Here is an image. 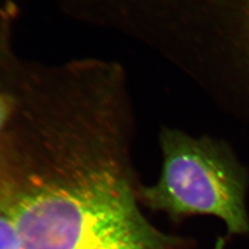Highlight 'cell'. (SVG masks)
I'll return each instance as SVG.
<instances>
[{
    "mask_svg": "<svg viewBox=\"0 0 249 249\" xmlns=\"http://www.w3.org/2000/svg\"><path fill=\"white\" fill-rule=\"evenodd\" d=\"M0 142V209L22 249H175L140 210L133 177L107 134L68 126Z\"/></svg>",
    "mask_w": 249,
    "mask_h": 249,
    "instance_id": "obj_1",
    "label": "cell"
},
{
    "mask_svg": "<svg viewBox=\"0 0 249 249\" xmlns=\"http://www.w3.org/2000/svg\"><path fill=\"white\" fill-rule=\"evenodd\" d=\"M160 140V178L140 191V198L173 216L212 215L231 232H247V175L231 147L213 137H194L175 129H165Z\"/></svg>",
    "mask_w": 249,
    "mask_h": 249,
    "instance_id": "obj_2",
    "label": "cell"
},
{
    "mask_svg": "<svg viewBox=\"0 0 249 249\" xmlns=\"http://www.w3.org/2000/svg\"><path fill=\"white\" fill-rule=\"evenodd\" d=\"M188 13L202 87L249 121V0H193Z\"/></svg>",
    "mask_w": 249,
    "mask_h": 249,
    "instance_id": "obj_3",
    "label": "cell"
},
{
    "mask_svg": "<svg viewBox=\"0 0 249 249\" xmlns=\"http://www.w3.org/2000/svg\"><path fill=\"white\" fill-rule=\"evenodd\" d=\"M0 249H22L17 229L11 218L0 209Z\"/></svg>",
    "mask_w": 249,
    "mask_h": 249,
    "instance_id": "obj_4",
    "label": "cell"
},
{
    "mask_svg": "<svg viewBox=\"0 0 249 249\" xmlns=\"http://www.w3.org/2000/svg\"><path fill=\"white\" fill-rule=\"evenodd\" d=\"M15 109V100L4 92H0V134L9 123Z\"/></svg>",
    "mask_w": 249,
    "mask_h": 249,
    "instance_id": "obj_5",
    "label": "cell"
},
{
    "mask_svg": "<svg viewBox=\"0 0 249 249\" xmlns=\"http://www.w3.org/2000/svg\"><path fill=\"white\" fill-rule=\"evenodd\" d=\"M223 246H224V240L220 239L218 240V242L216 243V246L214 249H223Z\"/></svg>",
    "mask_w": 249,
    "mask_h": 249,
    "instance_id": "obj_6",
    "label": "cell"
}]
</instances>
